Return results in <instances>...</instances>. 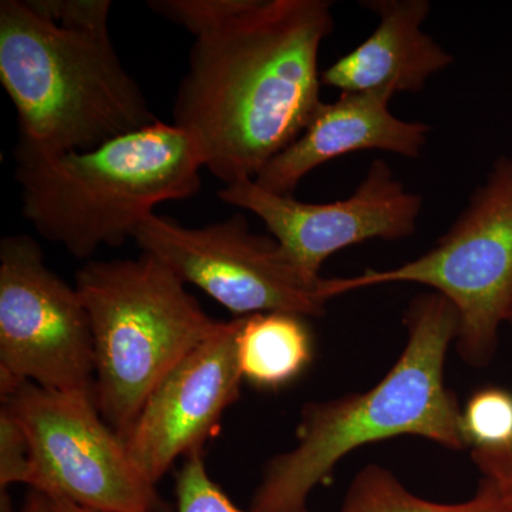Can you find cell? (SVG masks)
Wrapping results in <instances>:
<instances>
[{"label": "cell", "mask_w": 512, "mask_h": 512, "mask_svg": "<svg viewBox=\"0 0 512 512\" xmlns=\"http://www.w3.org/2000/svg\"><path fill=\"white\" fill-rule=\"evenodd\" d=\"M133 239L185 285L197 286L237 318L272 312L325 315L323 278L302 271L272 235L255 234L239 212L201 228L154 212Z\"/></svg>", "instance_id": "ba28073f"}, {"label": "cell", "mask_w": 512, "mask_h": 512, "mask_svg": "<svg viewBox=\"0 0 512 512\" xmlns=\"http://www.w3.org/2000/svg\"><path fill=\"white\" fill-rule=\"evenodd\" d=\"M0 393L29 440L32 490L100 512L163 510L156 485L138 473L94 394L55 392L30 382Z\"/></svg>", "instance_id": "52a82bcc"}, {"label": "cell", "mask_w": 512, "mask_h": 512, "mask_svg": "<svg viewBox=\"0 0 512 512\" xmlns=\"http://www.w3.org/2000/svg\"><path fill=\"white\" fill-rule=\"evenodd\" d=\"M92 325L94 400L126 439L154 389L188 353L220 329L157 256L89 261L76 286Z\"/></svg>", "instance_id": "5b68a950"}, {"label": "cell", "mask_w": 512, "mask_h": 512, "mask_svg": "<svg viewBox=\"0 0 512 512\" xmlns=\"http://www.w3.org/2000/svg\"><path fill=\"white\" fill-rule=\"evenodd\" d=\"M387 284L427 286L453 303L456 345L464 362L493 360L512 301V154L501 156L467 207L430 251L396 268L367 269L350 278L323 279V295Z\"/></svg>", "instance_id": "8992f818"}, {"label": "cell", "mask_w": 512, "mask_h": 512, "mask_svg": "<svg viewBox=\"0 0 512 512\" xmlns=\"http://www.w3.org/2000/svg\"><path fill=\"white\" fill-rule=\"evenodd\" d=\"M461 434L471 450L512 448V393L484 387L471 394L461 409Z\"/></svg>", "instance_id": "2e32d148"}, {"label": "cell", "mask_w": 512, "mask_h": 512, "mask_svg": "<svg viewBox=\"0 0 512 512\" xmlns=\"http://www.w3.org/2000/svg\"><path fill=\"white\" fill-rule=\"evenodd\" d=\"M110 0H2L0 83L15 160L89 151L157 123L110 35Z\"/></svg>", "instance_id": "7a4b0ae2"}, {"label": "cell", "mask_w": 512, "mask_h": 512, "mask_svg": "<svg viewBox=\"0 0 512 512\" xmlns=\"http://www.w3.org/2000/svg\"><path fill=\"white\" fill-rule=\"evenodd\" d=\"M239 319L238 365L252 386L281 389L312 362L311 330L302 316L272 312Z\"/></svg>", "instance_id": "5bb4252c"}, {"label": "cell", "mask_w": 512, "mask_h": 512, "mask_svg": "<svg viewBox=\"0 0 512 512\" xmlns=\"http://www.w3.org/2000/svg\"><path fill=\"white\" fill-rule=\"evenodd\" d=\"M20 382L94 394L89 313L76 288L46 265L28 235L0 242V390Z\"/></svg>", "instance_id": "9c48e42d"}, {"label": "cell", "mask_w": 512, "mask_h": 512, "mask_svg": "<svg viewBox=\"0 0 512 512\" xmlns=\"http://www.w3.org/2000/svg\"><path fill=\"white\" fill-rule=\"evenodd\" d=\"M47 497V495H46ZM50 501V507L53 512H100L90 510V508L80 507V505L70 503V501L64 500L60 497H47Z\"/></svg>", "instance_id": "44dd1931"}, {"label": "cell", "mask_w": 512, "mask_h": 512, "mask_svg": "<svg viewBox=\"0 0 512 512\" xmlns=\"http://www.w3.org/2000/svg\"><path fill=\"white\" fill-rule=\"evenodd\" d=\"M33 463L25 431L8 407L0 409V487L32 483Z\"/></svg>", "instance_id": "ac0fdd59"}, {"label": "cell", "mask_w": 512, "mask_h": 512, "mask_svg": "<svg viewBox=\"0 0 512 512\" xmlns=\"http://www.w3.org/2000/svg\"><path fill=\"white\" fill-rule=\"evenodd\" d=\"M393 96L390 90L342 93L333 103L320 104L301 136L265 165L255 183L274 194L293 195L320 165L357 151L420 157L430 127L394 116L389 109Z\"/></svg>", "instance_id": "7c38bea8"}, {"label": "cell", "mask_w": 512, "mask_h": 512, "mask_svg": "<svg viewBox=\"0 0 512 512\" xmlns=\"http://www.w3.org/2000/svg\"><path fill=\"white\" fill-rule=\"evenodd\" d=\"M177 512H245L208 474L202 453L185 458L175 477Z\"/></svg>", "instance_id": "e0dca14e"}, {"label": "cell", "mask_w": 512, "mask_h": 512, "mask_svg": "<svg viewBox=\"0 0 512 512\" xmlns=\"http://www.w3.org/2000/svg\"><path fill=\"white\" fill-rule=\"evenodd\" d=\"M22 512H53V510L50 507L49 498L45 494L32 490Z\"/></svg>", "instance_id": "ffe728a7"}, {"label": "cell", "mask_w": 512, "mask_h": 512, "mask_svg": "<svg viewBox=\"0 0 512 512\" xmlns=\"http://www.w3.org/2000/svg\"><path fill=\"white\" fill-rule=\"evenodd\" d=\"M16 165L26 220L77 259L121 247L157 205L194 197L204 168L190 138L160 120L93 150Z\"/></svg>", "instance_id": "277c9868"}, {"label": "cell", "mask_w": 512, "mask_h": 512, "mask_svg": "<svg viewBox=\"0 0 512 512\" xmlns=\"http://www.w3.org/2000/svg\"><path fill=\"white\" fill-rule=\"evenodd\" d=\"M471 458L483 474V480L493 484L508 512H512V448L504 451L471 450Z\"/></svg>", "instance_id": "d6986e66"}, {"label": "cell", "mask_w": 512, "mask_h": 512, "mask_svg": "<svg viewBox=\"0 0 512 512\" xmlns=\"http://www.w3.org/2000/svg\"><path fill=\"white\" fill-rule=\"evenodd\" d=\"M239 325V318L222 322L188 353L148 396L128 430V456L148 483L157 485L177 458L202 453L228 407L239 399L244 382L238 365Z\"/></svg>", "instance_id": "8fae6325"}, {"label": "cell", "mask_w": 512, "mask_h": 512, "mask_svg": "<svg viewBox=\"0 0 512 512\" xmlns=\"http://www.w3.org/2000/svg\"><path fill=\"white\" fill-rule=\"evenodd\" d=\"M340 512H508L493 484L481 478L477 493L457 504H440L410 493L387 468L370 464L353 478Z\"/></svg>", "instance_id": "9a60e30c"}, {"label": "cell", "mask_w": 512, "mask_h": 512, "mask_svg": "<svg viewBox=\"0 0 512 512\" xmlns=\"http://www.w3.org/2000/svg\"><path fill=\"white\" fill-rule=\"evenodd\" d=\"M407 342L372 389L303 406L291 451L266 464L249 512H309L308 498L340 460L366 444L421 437L464 450L461 407L444 366L458 335L453 303L437 292L416 296L404 313Z\"/></svg>", "instance_id": "3957f363"}, {"label": "cell", "mask_w": 512, "mask_h": 512, "mask_svg": "<svg viewBox=\"0 0 512 512\" xmlns=\"http://www.w3.org/2000/svg\"><path fill=\"white\" fill-rule=\"evenodd\" d=\"M360 5L375 13L376 29L320 74L322 86L340 94L417 93L454 63V57L421 29L430 15L429 0H367Z\"/></svg>", "instance_id": "4fadbf2b"}, {"label": "cell", "mask_w": 512, "mask_h": 512, "mask_svg": "<svg viewBox=\"0 0 512 512\" xmlns=\"http://www.w3.org/2000/svg\"><path fill=\"white\" fill-rule=\"evenodd\" d=\"M195 37L175 93L173 124L208 173L255 180L319 109V53L332 33L328 0H151Z\"/></svg>", "instance_id": "6da1fadb"}, {"label": "cell", "mask_w": 512, "mask_h": 512, "mask_svg": "<svg viewBox=\"0 0 512 512\" xmlns=\"http://www.w3.org/2000/svg\"><path fill=\"white\" fill-rule=\"evenodd\" d=\"M218 197L238 210L252 212L295 264L311 276L336 254L370 239L399 241L413 235L423 198L407 190L382 158L370 164L362 183L343 200L311 204L279 195L254 180L225 185Z\"/></svg>", "instance_id": "30bf717a"}, {"label": "cell", "mask_w": 512, "mask_h": 512, "mask_svg": "<svg viewBox=\"0 0 512 512\" xmlns=\"http://www.w3.org/2000/svg\"><path fill=\"white\" fill-rule=\"evenodd\" d=\"M505 325H507L508 328H510L511 336H512V301H511V305H510V311H508V315H507V323H505Z\"/></svg>", "instance_id": "7402d4cb"}]
</instances>
